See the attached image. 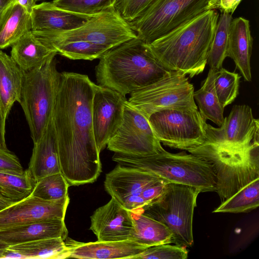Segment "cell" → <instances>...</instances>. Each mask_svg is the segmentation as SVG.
<instances>
[{
    "mask_svg": "<svg viewBox=\"0 0 259 259\" xmlns=\"http://www.w3.org/2000/svg\"><path fill=\"white\" fill-rule=\"evenodd\" d=\"M96 85L87 75L61 72L52 117L61 172L70 186L92 183L102 170L92 125Z\"/></svg>",
    "mask_w": 259,
    "mask_h": 259,
    "instance_id": "cell-1",
    "label": "cell"
},
{
    "mask_svg": "<svg viewBox=\"0 0 259 259\" xmlns=\"http://www.w3.org/2000/svg\"><path fill=\"white\" fill-rule=\"evenodd\" d=\"M219 17L217 10H207L147 45L166 69L193 77L207 63Z\"/></svg>",
    "mask_w": 259,
    "mask_h": 259,
    "instance_id": "cell-2",
    "label": "cell"
},
{
    "mask_svg": "<svg viewBox=\"0 0 259 259\" xmlns=\"http://www.w3.org/2000/svg\"><path fill=\"white\" fill-rule=\"evenodd\" d=\"M95 68L98 85L123 96L159 80L168 71L138 37L107 51Z\"/></svg>",
    "mask_w": 259,
    "mask_h": 259,
    "instance_id": "cell-3",
    "label": "cell"
},
{
    "mask_svg": "<svg viewBox=\"0 0 259 259\" xmlns=\"http://www.w3.org/2000/svg\"><path fill=\"white\" fill-rule=\"evenodd\" d=\"M112 160L123 166L150 172L167 183L188 185L201 192L216 191V176L211 162L190 153H171L165 150L148 156L115 153Z\"/></svg>",
    "mask_w": 259,
    "mask_h": 259,
    "instance_id": "cell-4",
    "label": "cell"
},
{
    "mask_svg": "<svg viewBox=\"0 0 259 259\" xmlns=\"http://www.w3.org/2000/svg\"><path fill=\"white\" fill-rule=\"evenodd\" d=\"M54 57L39 67L24 73L19 104L33 143L41 137L51 118L61 72Z\"/></svg>",
    "mask_w": 259,
    "mask_h": 259,
    "instance_id": "cell-5",
    "label": "cell"
},
{
    "mask_svg": "<svg viewBox=\"0 0 259 259\" xmlns=\"http://www.w3.org/2000/svg\"><path fill=\"white\" fill-rule=\"evenodd\" d=\"M201 192L196 187L168 183L157 198L138 209L164 224L172 233V243L190 247L194 242V211L197 196Z\"/></svg>",
    "mask_w": 259,
    "mask_h": 259,
    "instance_id": "cell-6",
    "label": "cell"
},
{
    "mask_svg": "<svg viewBox=\"0 0 259 259\" xmlns=\"http://www.w3.org/2000/svg\"><path fill=\"white\" fill-rule=\"evenodd\" d=\"M205 130L204 142L188 152L243 154L247 153L255 143L258 142V120L253 117L251 108L246 105L233 106L220 126L215 127L206 123Z\"/></svg>",
    "mask_w": 259,
    "mask_h": 259,
    "instance_id": "cell-7",
    "label": "cell"
},
{
    "mask_svg": "<svg viewBox=\"0 0 259 259\" xmlns=\"http://www.w3.org/2000/svg\"><path fill=\"white\" fill-rule=\"evenodd\" d=\"M208 0H152L136 19L128 22L147 44L207 11Z\"/></svg>",
    "mask_w": 259,
    "mask_h": 259,
    "instance_id": "cell-8",
    "label": "cell"
},
{
    "mask_svg": "<svg viewBox=\"0 0 259 259\" xmlns=\"http://www.w3.org/2000/svg\"><path fill=\"white\" fill-rule=\"evenodd\" d=\"M32 32L46 46L55 43L82 40L111 49L137 37L128 22L114 8L96 14L81 26L72 30Z\"/></svg>",
    "mask_w": 259,
    "mask_h": 259,
    "instance_id": "cell-9",
    "label": "cell"
},
{
    "mask_svg": "<svg viewBox=\"0 0 259 259\" xmlns=\"http://www.w3.org/2000/svg\"><path fill=\"white\" fill-rule=\"evenodd\" d=\"M194 92L186 75L169 71L156 81L131 93L127 101L148 119L152 114L165 109H198Z\"/></svg>",
    "mask_w": 259,
    "mask_h": 259,
    "instance_id": "cell-10",
    "label": "cell"
},
{
    "mask_svg": "<svg viewBox=\"0 0 259 259\" xmlns=\"http://www.w3.org/2000/svg\"><path fill=\"white\" fill-rule=\"evenodd\" d=\"M211 162L216 176V192L221 203L238 192L259 184V142L246 153L226 155L205 151L192 153Z\"/></svg>",
    "mask_w": 259,
    "mask_h": 259,
    "instance_id": "cell-11",
    "label": "cell"
},
{
    "mask_svg": "<svg viewBox=\"0 0 259 259\" xmlns=\"http://www.w3.org/2000/svg\"><path fill=\"white\" fill-rule=\"evenodd\" d=\"M148 119L156 138L166 146L187 151L205 140L206 119L198 109H165Z\"/></svg>",
    "mask_w": 259,
    "mask_h": 259,
    "instance_id": "cell-12",
    "label": "cell"
},
{
    "mask_svg": "<svg viewBox=\"0 0 259 259\" xmlns=\"http://www.w3.org/2000/svg\"><path fill=\"white\" fill-rule=\"evenodd\" d=\"M107 145L108 150L115 153L135 156L154 155L164 150L148 119L127 100L122 122Z\"/></svg>",
    "mask_w": 259,
    "mask_h": 259,
    "instance_id": "cell-13",
    "label": "cell"
},
{
    "mask_svg": "<svg viewBox=\"0 0 259 259\" xmlns=\"http://www.w3.org/2000/svg\"><path fill=\"white\" fill-rule=\"evenodd\" d=\"M127 100L119 93L96 84L92 100V125L100 153L121 125Z\"/></svg>",
    "mask_w": 259,
    "mask_h": 259,
    "instance_id": "cell-14",
    "label": "cell"
},
{
    "mask_svg": "<svg viewBox=\"0 0 259 259\" xmlns=\"http://www.w3.org/2000/svg\"><path fill=\"white\" fill-rule=\"evenodd\" d=\"M69 201L68 196L48 201L30 194L0 210V230L39 220H64Z\"/></svg>",
    "mask_w": 259,
    "mask_h": 259,
    "instance_id": "cell-15",
    "label": "cell"
},
{
    "mask_svg": "<svg viewBox=\"0 0 259 259\" xmlns=\"http://www.w3.org/2000/svg\"><path fill=\"white\" fill-rule=\"evenodd\" d=\"M90 229L99 241L128 240L133 229L131 212L111 197L91 217Z\"/></svg>",
    "mask_w": 259,
    "mask_h": 259,
    "instance_id": "cell-16",
    "label": "cell"
},
{
    "mask_svg": "<svg viewBox=\"0 0 259 259\" xmlns=\"http://www.w3.org/2000/svg\"><path fill=\"white\" fill-rule=\"evenodd\" d=\"M160 180L150 172L119 164L106 174L104 187L111 197L120 203L130 196L141 195L146 187Z\"/></svg>",
    "mask_w": 259,
    "mask_h": 259,
    "instance_id": "cell-17",
    "label": "cell"
},
{
    "mask_svg": "<svg viewBox=\"0 0 259 259\" xmlns=\"http://www.w3.org/2000/svg\"><path fill=\"white\" fill-rule=\"evenodd\" d=\"M96 14L77 13L59 8L52 2H42L36 4L30 13L31 30H70L81 26Z\"/></svg>",
    "mask_w": 259,
    "mask_h": 259,
    "instance_id": "cell-18",
    "label": "cell"
},
{
    "mask_svg": "<svg viewBox=\"0 0 259 259\" xmlns=\"http://www.w3.org/2000/svg\"><path fill=\"white\" fill-rule=\"evenodd\" d=\"M66 244L70 250L69 258L81 259H134L147 248L129 239L81 243L69 239Z\"/></svg>",
    "mask_w": 259,
    "mask_h": 259,
    "instance_id": "cell-19",
    "label": "cell"
},
{
    "mask_svg": "<svg viewBox=\"0 0 259 259\" xmlns=\"http://www.w3.org/2000/svg\"><path fill=\"white\" fill-rule=\"evenodd\" d=\"M68 236L64 220L48 219L31 222L0 230V240L9 246L35 240Z\"/></svg>",
    "mask_w": 259,
    "mask_h": 259,
    "instance_id": "cell-20",
    "label": "cell"
},
{
    "mask_svg": "<svg viewBox=\"0 0 259 259\" xmlns=\"http://www.w3.org/2000/svg\"><path fill=\"white\" fill-rule=\"evenodd\" d=\"M28 169L35 182L61 172L52 115L40 138L33 143Z\"/></svg>",
    "mask_w": 259,
    "mask_h": 259,
    "instance_id": "cell-21",
    "label": "cell"
},
{
    "mask_svg": "<svg viewBox=\"0 0 259 259\" xmlns=\"http://www.w3.org/2000/svg\"><path fill=\"white\" fill-rule=\"evenodd\" d=\"M253 38L249 20L241 17L232 19L229 29L226 56L234 62L246 81L252 79L250 58Z\"/></svg>",
    "mask_w": 259,
    "mask_h": 259,
    "instance_id": "cell-22",
    "label": "cell"
},
{
    "mask_svg": "<svg viewBox=\"0 0 259 259\" xmlns=\"http://www.w3.org/2000/svg\"><path fill=\"white\" fill-rule=\"evenodd\" d=\"M24 73L10 56L0 50V106L6 119L14 103L20 102Z\"/></svg>",
    "mask_w": 259,
    "mask_h": 259,
    "instance_id": "cell-23",
    "label": "cell"
},
{
    "mask_svg": "<svg viewBox=\"0 0 259 259\" xmlns=\"http://www.w3.org/2000/svg\"><path fill=\"white\" fill-rule=\"evenodd\" d=\"M11 47L10 56L24 72L40 67L57 54L37 38L31 30Z\"/></svg>",
    "mask_w": 259,
    "mask_h": 259,
    "instance_id": "cell-24",
    "label": "cell"
},
{
    "mask_svg": "<svg viewBox=\"0 0 259 259\" xmlns=\"http://www.w3.org/2000/svg\"><path fill=\"white\" fill-rule=\"evenodd\" d=\"M131 212L134 227L129 240L147 248L172 243V233L164 224L139 209Z\"/></svg>",
    "mask_w": 259,
    "mask_h": 259,
    "instance_id": "cell-25",
    "label": "cell"
},
{
    "mask_svg": "<svg viewBox=\"0 0 259 259\" xmlns=\"http://www.w3.org/2000/svg\"><path fill=\"white\" fill-rule=\"evenodd\" d=\"M31 30L30 14L13 2L0 17V50L11 47Z\"/></svg>",
    "mask_w": 259,
    "mask_h": 259,
    "instance_id": "cell-26",
    "label": "cell"
},
{
    "mask_svg": "<svg viewBox=\"0 0 259 259\" xmlns=\"http://www.w3.org/2000/svg\"><path fill=\"white\" fill-rule=\"evenodd\" d=\"M20 258H69L70 250L61 238H48L10 245Z\"/></svg>",
    "mask_w": 259,
    "mask_h": 259,
    "instance_id": "cell-27",
    "label": "cell"
},
{
    "mask_svg": "<svg viewBox=\"0 0 259 259\" xmlns=\"http://www.w3.org/2000/svg\"><path fill=\"white\" fill-rule=\"evenodd\" d=\"M216 70L209 68L207 76L201 87L194 92L193 97L197 102L199 112L206 119L220 126L224 120V108L220 104L217 96L214 79Z\"/></svg>",
    "mask_w": 259,
    "mask_h": 259,
    "instance_id": "cell-28",
    "label": "cell"
},
{
    "mask_svg": "<svg viewBox=\"0 0 259 259\" xmlns=\"http://www.w3.org/2000/svg\"><path fill=\"white\" fill-rule=\"evenodd\" d=\"M35 183L28 169L21 173L0 171V195L18 202L31 194Z\"/></svg>",
    "mask_w": 259,
    "mask_h": 259,
    "instance_id": "cell-29",
    "label": "cell"
},
{
    "mask_svg": "<svg viewBox=\"0 0 259 259\" xmlns=\"http://www.w3.org/2000/svg\"><path fill=\"white\" fill-rule=\"evenodd\" d=\"M47 47L64 57L74 60L99 59L110 49L102 45L82 40L55 43Z\"/></svg>",
    "mask_w": 259,
    "mask_h": 259,
    "instance_id": "cell-30",
    "label": "cell"
},
{
    "mask_svg": "<svg viewBox=\"0 0 259 259\" xmlns=\"http://www.w3.org/2000/svg\"><path fill=\"white\" fill-rule=\"evenodd\" d=\"M233 18L229 13H221L214 35L209 51L207 63L210 68L218 70L222 68L227 57L229 26Z\"/></svg>",
    "mask_w": 259,
    "mask_h": 259,
    "instance_id": "cell-31",
    "label": "cell"
},
{
    "mask_svg": "<svg viewBox=\"0 0 259 259\" xmlns=\"http://www.w3.org/2000/svg\"><path fill=\"white\" fill-rule=\"evenodd\" d=\"M69 186L61 172L57 173L36 181L31 195L45 200H58L68 196Z\"/></svg>",
    "mask_w": 259,
    "mask_h": 259,
    "instance_id": "cell-32",
    "label": "cell"
},
{
    "mask_svg": "<svg viewBox=\"0 0 259 259\" xmlns=\"http://www.w3.org/2000/svg\"><path fill=\"white\" fill-rule=\"evenodd\" d=\"M240 76L224 68L216 70L214 87L218 100L223 108L231 104L238 94Z\"/></svg>",
    "mask_w": 259,
    "mask_h": 259,
    "instance_id": "cell-33",
    "label": "cell"
},
{
    "mask_svg": "<svg viewBox=\"0 0 259 259\" xmlns=\"http://www.w3.org/2000/svg\"><path fill=\"white\" fill-rule=\"evenodd\" d=\"M116 0H53L57 7L84 14H96L114 8Z\"/></svg>",
    "mask_w": 259,
    "mask_h": 259,
    "instance_id": "cell-34",
    "label": "cell"
},
{
    "mask_svg": "<svg viewBox=\"0 0 259 259\" xmlns=\"http://www.w3.org/2000/svg\"><path fill=\"white\" fill-rule=\"evenodd\" d=\"M188 253L186 247L162 244L147 248L134 259H186Z\"/></svg>",
    "mask_w": 259,
    "mask_h": 259,
    "instance_id": "cell-35",
    "label": "cell"
},
{
    "mask_svg": "<svg viewBox=\"0 0 259 259\" xmlns=\"http://www.w3.org/2000/svg\"><path fill=\"white\" fill-rule=\"evenodd\" d=\"M152 0H116L115 10L127 22L137 18Z\"/></svg>",
    "mask_w": 259,
    "mask_h": 259,
    "instance_id": "cell-36",
    "label": "cell"
},
{
    "mask_svg": "<svg viewBox=\"0 0 259 259\" xmlns=\"http://www.w3.org/2000/svg\"><path fill=\"white\" fill-rule=\"evenodd\" d=\"M0 171L21 173L23 167L17 156L9 149H0Z\"/></svg>",
    "mask_w": 259,
    "mask_h": 259,
    "instance_id": "cell-37",
    "label": "cell"
},
{
    "mask_svg": "<svg viewBox=\"0 0 259 259\" xmlns=\"http://www.w3.org/2000/svg\"><path fill=\"white\" fill-rule=\"evenodd\" d=\"M242 0H208L207 10H219L232 15Z\"/></svg>",
    "mask_w": 259,
    "mask_h": 259,
    "instance_id": "cell-38",
    "label": "cell"
},
{
    "mask_svg": "<svg viewBox=\"0 0 259 259\" xmlns=\"http://www.w3.org/2000/svg\"><path fill=\"white\" fill-rule=\"evenodd\" d=\"M167 183H168L164 180H160L149 185L142 191L141 196L147 204L155 200L161 195Z\"/></svg>",
    "mask_w": 259,
    "mask_h": 259,
    "instance_id": "cell-39",
    "label": "cell"
},
{
    "mask_svg": "<svg viewBox=\"0 0 259 259\" xmlns=\"http://www.w3.org/2000/svg\"><path fill=\"white\" fill-rule=\"evenodd\" d=\"M6 120L0 106V149H8L6 143Z\"/></svg>",
    "mask_w": 259,
    "mask_h": 259,
    "instance_id": "cell-40",
    "label": "cell"
},
{
    "mask_svg": "<svg viewBox=\"0 0 259 259\" xmlns=\"http://www.w3.org/2000/svg\"><path fill=\"white\" fill-rule=\"evenodd\" d=\"M13 2H15L22 6L30 14L31 13L33 8L36 5V2L34 0H14Z\"/></svg>",
    "mask_w": 259,
    "mask_h": 259,
    "instance_id": "cell-41",
    "label": "cell"
},
{
    "mask_svg": "<svg viewBox=\"0 0 259 259\" xmlns=\"http://www.w3.org/2000/svg\"><path fill=\"white\" fill-rule=\"evenodd\" d=\"M14 0H0V17Z\"/></svg>",
    "mask_w": 259,
    "mask_h": 259,
    "instance_id": "cell-42",
    "label": "cell"
},
{
    "mask_svg": "<svg viewBox=\"0 0 259 259\" xmlns=\"http://www.w3.org/2000/svg\"><path fill=\"white\" fill-rule=\"evenodd\" d=\"M14 202L7 200L0 195V210L13 204Z\"/></svg>",
    "mask_w": 259,
    "mask_h": 259,
    "instance_id": "cell-43",
    "label": "cell"
},
{
    "mask_svg": "<svg viewBox=\"0 0 259 259\" xmlns=\"http://www.w3.org/2000/svg\"><path fill=\"white\" fill-rule=\"evenodd\" d=\"M9 246V245L0 240V258H1V256L5 250Z\"/></svg>",
    "mask_w": 259,
    "mask_h": 259,
    "instance_id": "cell-44",
    "label": "cell"
},
{
    "mask_svg": "<svg viewBox=\"0 0 259 259\" xmlns=\"http://www.w3.org/2000/svg\"><path fill=\"white\" fill-rule=\"evenodd\" d=\"M35 2H38V1H42V0H34Z\"/></svg>",
    "mask_w": 259,
    "mask_h": 259,
    "instance_id": "cell-45",
    "label": "cell"
}]
</instances>
